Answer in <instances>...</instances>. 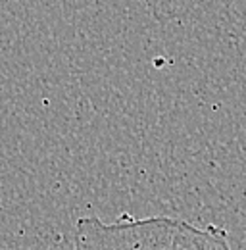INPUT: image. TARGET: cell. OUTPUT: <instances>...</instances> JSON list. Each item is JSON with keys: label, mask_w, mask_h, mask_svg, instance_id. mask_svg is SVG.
Segmentation results:
<instances>
[{"label": "cell", "mask_w": 246, "mask_h": 250, "mask_svg": "<svg viewBox=\"0 0 246 250\" xmlns=\"http://www.w3.org/2000/svg\"><path fill=\"white\" fill-rule=\"evenodd\" d=\"M169 250H233L227 233L215 225L196 227L184 219L175 221Z\"/></svg>", "instance_id": "obj_2"}, {"label": "cell", "mask_w": 246, "mask_h": 250, "mask_svg": "<svg viewBox=\"0 0 246 250\" xmlns=\"http://www.w3.org/2000/svg\"><path fill=\"white\" fill-rule=\"evenodd\" d=\"M175 218H135L123 214L106 223L89 216L73 227V250H169Z\"/></svg>", "instance_id": "obj_1"}]
</instances>
